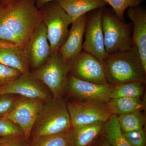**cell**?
I'll use <instances>...</instances> for the list:
<instances>
[{
    "instance_id": "obj_1",
    "label": "cell",
    "mask_w": 146,
    "mask_h": 146,
    "mask_svg": "<svg viewBox=\"0 0 146 146\" xmlns=\"http://www.w3.org/2000/svg\"><path fill=\"white\" fill-rule=\"evenodd\" d=\"M0 20L25 49L29 38L42 22L35 0H6L0 3Z\"/></svg>"
},
{
    "instance_id": "obj_2",
    "label": "cell",
    "mask_w": 146,
    "mask_h": 146,
    "mask_svg": "<svg viewBox=\"0 0 146 146\" xmlns=\"http://www.w3.org/2000/svg\"><path fill=\"white\" fill-rule=\"evenodd\" d=\"M103 64L108 82L116 85L130 82H146V72L134 48L109 54Z\"/></svg>"
},
{
    "instance_id": "obj_3",
    "label": "cell",
    "mask_w": 146,
    "mask_h": 146,
    "mask_svg": "<svg viewBox=\"0 0 146 146\" xmlns=\"http://www.w3.org/2000/svg\"><path fill=\"white\" fill-rule=\"evenodd\" d=\"M106 51L108 55L129 50L132 48V23L120 20L113 10L104 8L102 16Z\"/></svg>"
},
{
    "instance_id": "obj_4",
    "label": "cell",
    "mask_w": 146,
    "mask_h": 146,
    "mask_svg": "<svg viewBox=\"0 0 146 146\" xmlns=\"http://www.w3.org/2000/svg\"><path fill=\"white\" fill-rule=\"evenodd\" d=\"M70 63L65 61L59 51L51 53L42 66L31 74L49 89L55 100H60L67 90Z\"/></svg>"
},
{
    "instance_id": "obj_5",
    "label": "cell",
    "mask_w": 146,
    "mask_h": 146,
    "mask_svg": "<svg viewBox=\"0 0 146 146\" xmlns=\"http://www.w3.org/2000/svg\"><path fill=\"white\" fill-rule=\"evenodd\" d=\"M71 126L67 105L53 98L43 106L33 127L34 138L64 133Z\"/></svg>"
},
{
    "instance_id": "obj_6",
    "label": "cell",
    "mask_w": 146,
    "mask_h": 146,
    "mask_svg": "<svg viewBox=\"0 0 146 146\" xmlns=\"http://www.w3.org/2000/svg\"><path fill=\"white\" fill-rule=\"evenodd\" d=\"M42 21L46 28L51 53L57 51L69 35V27L73 22L68 13L55 1L39 9Z\"/></svg>"
},
{
    "instance_id": "obj_7",
    "label": "cell",
    "mask_w": 146,
    "mask_h": 146,
    "mask_svg": "<svg viewBox=\"0 0 146 146\" xmlns=\"http://www.w3.org/2000/svg\"><path fill=\"white\" fill-rule=\"evenodd\" d=\"M67 106L73 127L105 123L112 115L106 103L78 100Z\"/></svg>"
},
{
    "instance_id": "obj_8",
    "label": "cell",
    "mask_w": 146,
    "mask_h": 146,
    "mask_svg": "<svg viewBox=\"0 0 146 146\" xmlns=\"http://www.w3.org/2000/svg\"><path fill=\"white\" fill-rule=\"evenodd\" d=\"M103 9H98L88 13L83 44V51L94 56L102 63L108 55L105 48L102 27Z\"/></svg>"
},
{
    "instance_id": "obj_9",
    "label": "cell",
    "mask_w": 146,
    "mask_h": 146,
    "mask_svg": "<svg viewBox=\"0 0 146 146\" xmlns=\"http://www.w3.org/2000/svg\"><path fill=\"white\" fill-rule=\"evenodd\" d=\"M70 64V72L77 78L96 84H109L106 77L103 63L89 53L82 51Z\"/></svg>"
},
{
    "instance_id": "obj_10",
    "label": "cell",
    "mask_w": 146,
    "mask_h": 146,
    "mask_svg": "<svg viewBox=\"0 0 146 146\" xmlns=\"http://www.w3.org/2000/svg\"><path fill=\"white\" fill-rule=\"evenodd\" d=\"M114 86L110 84L101 85L84 81L71 74L68 75L67 89L79 101L107 103Z\"/></svg>"
},
{
    "instance_id": "obj_11",
    "label": "cell",
    "mask_w": 146,
    "mask_h": 146,
    "mask_svg": "<svg viewBox=\"0 0 146 146\" xmlns=\"http://www.w3.org/2000/svg\"><path fill=\"white\" fill-rule=\"evenodd\" d=\"M44 104L39 100L20 98L12 110L4 117L17 124L27 139L30 136Z\"/></svg>"
},
{
    "instance_id": "obj_12",
    "label": "cell",
    "mask_w": 146,
    "mask_h": 146,
    "mask_svg": "<svg viewBox=\"0 0 146 146\" xmlns=\"http://www.w3.org/2000/svg\"><path fill=\"white\" fill-rule=\"evenodd\" d=\"M48 88L29 72L23 73L11 83L0 86V95L17 94L25 98L44 101L48 96Z\"/></svg>"
},
{
    "instance_id": "obj_13",
    "label": "cell",
    "mask_w": 146,
    "mask_h": 146,
    "mask_svg": "<svg viewBox=\"0 0 146 146\" xmlns=\"http://www.w3.org/2000/svg\"><path fill=\"white\" fill-rule=\"evenodd\" d=\"M25 52L29 68L34 70L40 68L51 54L46 28L41 22L27 42Z\"/></svg>"
},
{
    "instance_id": "obj_14",
    "label": "cell",
    "mask_w": 146,
    "mask_h": 146,
    "mask_svg": "<svg viewBox=\"0 0 146 146\" xmlns=\"http://www.w3.org/2000/svg\"><path fill=\"white\" fill-rule=\"evenodd\" d=\"M127 15L133 25L132 48L136 50L146 72V10L141 5L129 7Z\"/></svg>"
},
{
    "instance_id": "obj_15",
    "label": "cell",
    "mask_w": 146,
    "mask_h": 146,
    "mask_svg": "<svg viewBox=\"0 0 146 146\" xmlns=\"http://www.w3.org/2000/svg\"><path fill=\"white\" fill-rule=\"evenodd\" d=\"M88 14L86 13L73 21L66 41L58 50L63 59L68 63L83 49V37Z\"/></svg>"
},
{
    "instance_id": "obj_16",
    "label": "cell",
    "mask_w": 146,
    "mask_h": 146,
    "mask_svg": "<svg viewBox=\"0 0 146 146\" xmlns=\"http://www.w3.org/2000/svg\"><path fill=\"white\" fill-rule=\"evenodd\" d=\"M0 63L23 74L29 71L25 49L15 42L0 39Z\"/></svg>"
},
{
    "instance_id": "obj_17",
    "label": "cell",
    "mask_w": 146,
    "mask_h": 146,
    "mask_svg": "<svg viewBox=\"0 0 146 146\" xmlns=\"http://www.w3.org/2000/svg\"><path fill=\"white\" fill-rule=\"evenodd\" d=\"M72 20L73 22L90 11L104 8L107 4L104 0H56Z\"/></svg>"
},
{
    "instance_id": "obj_18",
    "label": "cell",
    "mask_w": 146,
    "mask_h": 146,
    "mask_svg": "<svg viewBox=\"0 0 146 146\" xmlns=\"http://www.w3.org/2000/svg\"><path fill=\"white\" fill-rule=\"evenodd\" d=\"M104 123L73 127L70 130L72 146H89L101 132Z\"/></svg>"
},
{
    "instance_id": "obj_19",
    "label": "cell",
    "mask_w": 146,
    "mask_h": 146,
    "mask_svg": "<svg viewBox=\"0 0 146 146\" xmlns=\"http://www.w3.org/2000/svg\"><path fill=\"white\" fill-rule=\"evenodd\" d=\"M141 98L123 97L110 98L107 104L112 114L123 115L145 110V100L142 99Z\"/></svg>"
},
{
    "instance_id": "obj_20",
    "label": "cell",
    "mask_w": 146,
    "mask_h": 146,
    "mask_svg": "<svg viewBox=\"0 0 146 146\" xmlns=\"http://www.w3.org/2000/svg\"><path fill=\"white\" fill-rule=\"evenodd\" d=\"M102 138L112 146H131L126 140L119 125L117 115L112 114L104 124Z\"/></svg>"
},
{
    "instance_id": "obj_21",
    "label": "cell",
    "mask_w": 146,
    "mask_h": 146,
    "mask_svg": "<svg viewBox=\"0 0 146 146\" xmlns=\"http://www.w3.org/2000/svg\"><path fill=\"white\" fill-rule=\"evenodd\" d=\"M145 83L141 81L130 82L114 85L110 98H141L143 95Z\"/></svg>"
},
{
    "instance_id": "obj_22",
    "label": "cell",
    "mask_w": 146,
    "mask_h": 146,
    "mask_svg": "<svg viewBox=\"0 0 146 146\" xmlns=\"http://www.w3.org/2000/svg\"><path fill=\"white\" fill-rule=\"evenodd\" d=\"M120 128L123 133L143 128L145 118L141 111L117 115Z\"/></svg>"
},
{
    "instance_id": "obj_23",
    "label": "cell",
    "mask_w": 146,
    "mask_h": 146,
    "mask_svg": "<svg viewBox=\"0 0 146 146\" xmlns=\"http://www.w3.org/2000/svg\"><path fill=\"white\" fill-rule=\"evenodd\" d=\"M31 146H72L70 130L59 134L34 138Z\"/></svg>"
},
{
    "instance_id": "obj_24",
    "label": "cell",
    "mask_w": 146,
    "mask_h": 146,
    "mask_svg": "<svg viewBox=\"0 0 146 146\" xmlns=\"http://www.w3.org/2000/svg\"><path fill=\"white\" fill-rule=\"evenodd\" d=\"M23 136H25L23 131L17 124L4 116H0L1 138L13 139Z\"/></svg>"
},
{
    "instance_id": "obj_25",
    "label": "cell",
    "mask_w": 146,
    "mask_h": 146,
    "mask_svg": "<svg viewBox=\"0 0 146 146\" xmlns=\"http://www.w3.org/2000/svg\"><path fill=\"white\" fill-rule=\"evenodd\" d=\"M112 7L116 16L125 21L124 13L129 7L141 5L144 0H104Z\"/></svg>"
},
{
    "instance_id": "obj_26",
    "label": "cell",
    "mask_w": 146,
    "mask_h": 146,
    "mask_svg": "<svg viewBox=\"0 0 146 146\" xmlns=\"http://www.w3.org/2000/svg\"><path fill=\"white\" fill-rule=\"evenodd\" d=\"M23 74L20 71L0 63V86L11 83Z\"/></svg>"
},
{
    "instance_id": "obj_27",
    "label": "cell",
    "mask_w": 146,
    "mask_h": 146,
    "mask_svg": "<svg viewBox=\"0 0 146 146\" xmlns=\"http://www.w3.org/2000/svg\"><path fill=\"white\" fill-rule=\"evenodd\" d=\"M123 133L131 146H146V133L143 128Z\"/></svg>"
},
{
    "instance_id": "obj_28",
    "label": "cell",
    "mask_w": 146,
    "mask_h": 146,
    "mask_svg": "<svg viewBox=\"0 0 146 146\" xmlns=\"http://www.w3.org/2000/svg\"><path fill=\"white\" fill-rule=\"evenodd\" d=\"M19 99L11 94L0 95V116H5L9 113L15 107Z\"/></svg>"
},
{
    "instance_id": "obj_29",
    "label": "cell",
    "mask_w": 146,
    "mask_h": 146,
    "mask_svg": "<svg viewBox=\"0 0 146 146\" xmlns=\"http://www.w3.org/2000/svg\"><path fill=\"white\" fill-rule=\"evenodd\" d=\"M0 39L15 42L21 46L19 40L16 38L15 35L9 30V29L5 25L1 20H0Z\"/></svg>"
},
{
    "instance_id": "obj_30",
    "label": "cell",
    "mask_w": 146,
    "mask_h": 146,
    "mask_svg": "<svg viewBox=\"0 0 146 146\" xmlns=\"http://www.w3.org/2000/svg\"><path fill=\"white\" fill-rule=\"evenodd\" d=\"M23 137V136L11 139L0 145V146H29L26 140L27 139L25 140Z\"/></svg>"
},
{
    "instance_id": "obj_31",
    "label": "cell",
    "mask_w": 146,
    "mask_h": 146,
    "mask_svg": "<svg viewBox=\"0 0 146 146\" xmlns=\"http://www.w3.org/2000/svg\"><path fill=\"white\" fill-rule=\"evenodd\" d=\"M55 1L56 0H35L36 6L39 9L47 3Z\"/></svg>"
},
{
    "instance_id": "obj_32",
    "label": "cell",
    "mask_w": 146,
    "mask_h": 146,
    "mask_svg": "<svg viewBox=\"0 0 146 146\" xmlns=\"http://www.w3.org/2000/svg\"><path fill=\"white\" fill-rule=\"evenodd\" d=\"M99 146H112L110 145L109 144L106 142L104 138H102V141L101 142Z\"/></svg>"
},
{
    "instance_id": "obj_33",
    "label": "cell",
    "mask_w": 146,
    "mask_h": 146,
    "mask_svg": "<svg viewBox=\"0 0 146 146\" xmlns=\"http://www.w3.org/2000/svg\"><path fill=\"white\" fill-rule=\"evenodd\" d=\"M12 139H7V138H2L0 137V145H1L4 143H5L7 141H9Z\"/></svg>"
},
{
    "instance_id": "obj_34",
    "label": "cell",
    "mask_w": 146,
    "mask_h": 146,
    "mask_svg": "<svg viewBox=\"0 0 146 146\" xmlns=\"http://www.w3.org/2000/svg\"><path fill=\"white\" fill-rule=\"evenodd\" d=\"M6 0H0V3L3 2L4 1Z\"/></svg>"
}]
</instances>
